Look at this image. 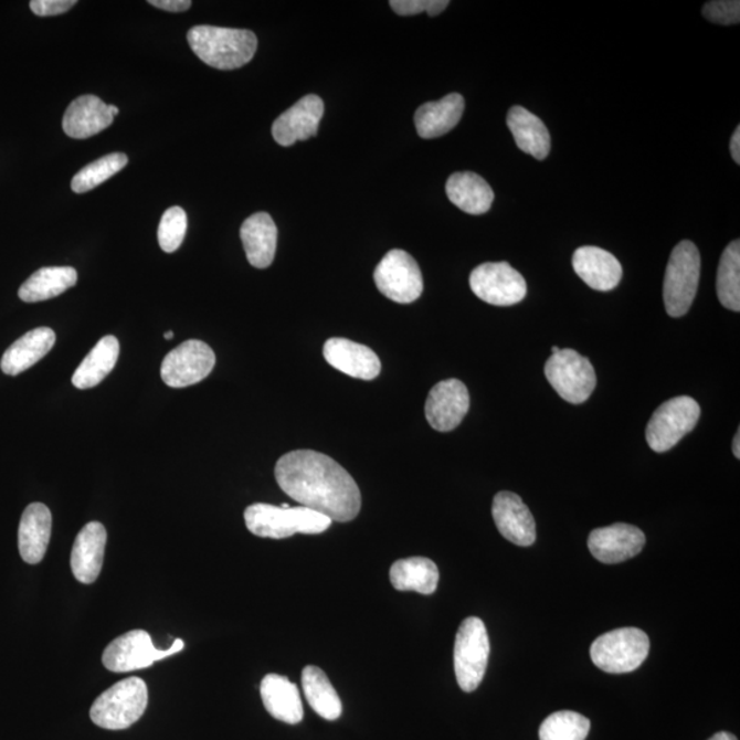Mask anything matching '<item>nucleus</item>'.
Wrapping results in <instances>:
<instances>
[{"mask_svg": "<svg viewBox=\"0 0 740 740\" xmlns=\"http://www.w3.org/2000/svg\"><path fill=\"white\" fill-rule=\"evenodd\" d=\"M717 296L728 310H740V242L736 241L722 253L717 271Z\"/></svg>", "mask_w": 740, "mask_h": 740, "instance_id": "obj_33", "label": "nucleus"}, {"mask_svg": "<svg viewBox=\"0 0 740 740\" xmlns=\"http://www.w3.org/2000/svg\"><path fill=\"white\" fill-rule=\"evenodd\" d=\"M560 350H561L560 347L554 346L553 349H551V352H553V355H557V352H560Z\"/></svg>", "mask_w": 740, "mask_h": 740, "instance_id": "obj_46", "label": "nucleus"}, {"mask_svg": "<svg viewBox=\"0 0 740 740\" xmlns=\"http://www.w3.org/2000/svg\"><path fill=\"white\" fill-rule=\"evenodd\" d=\"M127 165L128 157L123 152H113L109 156L102 157L74 176L71 184L72 190L76 193L94 190V188L113 178L114 175L121 172Z\"/></svg>", "mask_w": 740, "mask_h": 740, "instance_id": "obj_35", "label": "nucleus"}, {"mask_svg": "<svg viewBox=\"0 0 740 740\" xmlns=\"http://www.w3.org/2000/svg\"><path fill=\"white\" fill-rule=\"evenodd\" d=\"M573 269L595 292H612L623 277V266L613 254L600 247H580L573 254Z\"/></svg>", "mask_w": 740, "mask_h": 740, "instance_id": "obj_20", "label": "nucleus"}, {"mask_svg": "<svg viewBox=\"0 0 740 740\" xmlns=\"http://www.w3.org/2000/svg\"><path fill=\"white\" fill-rule=\"evenodd\" d=\"M241 237L250 265L266 269L275 260L277 226L269 214L255 213L243 222Z\"/></svg>", "mask_w": 740, "mask_h": 740, "instance_id": "obj_26", "label": "nucleus"}, {"mask_svg": "<svg viewBox=\"0 0 740 740\" xmlns=\"http://www.w3.org/2000/svg\"><path fill=\"white\" fill-rule=\"evenodd\" d=\"M590 720L577 711L561 710L548 717L540 726V740H585Z\"/></svg>", "mask_w": 740, "mask_h": 740, "instance_id": "obj_34", "label": "nucleus"}, {"mask_svg": "<svg viewBox=\"0 0 740 740\" xmlns=\"http://www.w3.org/2000/svg\"><path fill=\"white\" fill-rule=\"evenodd\" d=\"M76 0H32L31 10L39 17L60 15L76 6Z\"/></svg>", "mask_w": 740, "mask_h": 740, "instance_id": "obj_39", "label": "nucleus"}, {"mask_svg": "<svg viewBox=\"0 0 740 740\" xmlns=\"http://www.w3.org/2000/svg\"><path fill=\"white\" fill-rule=\"evenodd\" d=\"M187 38L198 59L220 71L247 65L258 47L254 32L233 28L198 25L191 28Z\"/></svg>", "mask_w": 740, "mask_h": 740, "instance_id": "obj_2", "label": "nucleus"}, {"mask_svg": "<svg viewBox=\"0 0 740 740\" xmlns=\"http://www.w3.org/2000/svg\"><path fill=\"white\" fill-rule=\"evenodd\" d=\"M740 432H737L736 437H733V443H732V452L733 455L739 459L740 458Z\"/></svg>", "mask_w": 740, "mask_h": 740, "instance_id": "obj_43", "label": "nucleus"}, {"mask_svg": "<svg viewBox=\"0 0 740 740\" xmlns=\"http://www.w3.org/2000/svg\"><path fill=\"white\" fill-rule=\"evenodd\" d=\"M450 202L472 215L487 213L493 207L494 191L482 176L458 172L450 176L446 183Z\"/></svg>", "mask_w": 740, "mask_h": 740, "instance_id": "obj_27", "label": "nucleus"}, {"mask_svg": "<svg viewBox=\"0 0 740 740\" xmlns=\"http://www.w3.org/2000/svg\"><path fill=\"white\" fill-rule=\"evenodd\" d=\"M508 127L521 151L539 161L549 156L551 147L549 129L535 114L521 106L511 107L508 113Z\"/></svg>", "mask_w": 740, "mask_h": 740, "instance_id": "obj_28", "label": "nucleus"}, {"mask_svg": "<svg viewBox=\"0 0 740 740\" xmlns=\"http://www.w3.org/2000/svg\"><path fill=\"white\" fill-rule=\"evenodd\" d=\"M448 0H391V9L400 15L429 13L431 17L441 14L447 9Z\"/></svg>", "mask_w": 740, "mask_h": 740, "instance_id": "obj_38", "label": "nucleus"}, {"mask_svg": "<svg viewBox=\"0 0 740 740\" xmlns=\"http://www.w3.org/2000/svg\"><path fill=\"white\" fill-rule=\"evenodd\" d=\"M106 542V528L98 521L88 522L78 532L72 549L71 567L80 583L93 584L99 578Z\"/></svg>", "mask_w": 740, "mask_h": 740, "instance_id": "obj_18", "label": "nucleus"}, {"mask_svg": "<svg viewBox=\"0 0 740 740\" xmlns=\"http://www.w3.org/2000/svg\"><path fill=\"white\" fill-rule=\"evenodd\" d=\"M472 292L486 304L514 306L527 295L526 278L508 262H487L471 273Z\"/></svg>", "mask_w": 740, "mask_h": 740, "instance_id": "obj_12", "label": "nucleus"}, {"mask_svg": "<svg viewBox=\"0 0 740 740\" xmlns=\"http://www.w3.org/2000/svg\"><path fill=\"white\" fill-rule=\"evenodd\" d=\"M465 101L459 94H448L437 102L420 106L414 114L415 129L420 138L435 139L457 127L463 118Z\"/></svg>", "mask_w": 740, "mask_h": 740, "instance_id": "obj_24", "label": "nucleus"}, {"mask_svg": "<svg viewBox=\"0 0 740 740\" xmlns=\"http://www.w3.org/2000/svg\"><path fill=\"white\" fill-rule=\"evenodd\" d=\"M546 379L563 401L580 405L595 390L596 376L589 358L571 349L551 355L545 366Z\"/></svg>", "mask_w": 740, "mask_h": 740, "instance_id": "obj_9", "label": "nucleus"}, {"mask_svg": "<svg viewBox=\"0 0 740 740\" xmlns=\"http://www.w3.org/2000/svg\"><path fill=\"white\" fill-rule=\"evenodd\" d=\"M148 3L154 8L172 11V13H181V11H186L192 6L190 0H150Z\"/></svg>", "mask_w": 740, "mask_h": 740, "instance_id": "obj_40", "label": "nucleus"}, {"mask_svg": "<svg viewBox=\"0 0 740 740\" xmlns=\"http://www.w3.org/2000/svg\"><path fill=\"white\" fill-rule=\"evenodd\" d=\"M390 579L392 588L398 591L431 595L440 584V569L430 558L410 557L392 563Z\"/></svg>", "mask_w": 740, "mask_h": 740, "instance_id": "obj_29", "label": "nucleus"}, {"mask_svg": "<svg viewBox=\"0 0 740 740\" xmlns=\"http://www.w3.org/2000/svg\"><path fill=\"white\" fill-rule=\"evenodd\" d=\"M493 517L498 531L509 542L527 548L537 540L533 516L517 494L500 491L495 495Z\"/></svg>", "mask_w": 740, "mask_h": 740, "instance_id": "obj_17", "label": "nucleus"}, {"mask_svg": "<svg viewBox=\"0 0 740 740\" xmlns=\"http://www.w3.org/2000/svg\"><path fill=\"white\" fill-rule=\"evenodd\" d=\"M187 214L184 209L173 207L162 215L158 226L159 247L165 253H175L184 242L187 233Z\"/></svg>", "mask_w": 740, "mask_h": 740, "instance_id": "obj_36", "label": "nucleus"}, {"mask_svg": "<svg viewBox=\"0 0 740 740\" xmlns=\"http://www.w3.org/2000/svg\"><path fill=\"white\" fill-rule=\"evenodd\" d=\"M645 545V533L639 528L624 522L594 529L589 538L591 554L603 563L627 561L639 554Z\"/></svg>", "mask_w": 740, "mask_h": 740, "instance_id": "obj_15", "label": "nucleus"}, {"mask_svg": "<svg viewBox=\"0 0 740 740\" xmlns=\"http://www.w3.org/2000/svg\"><path fill=\"white\" fill-rule=\"evenodd\" d=\"M651 652V641L639 628H620L592 643L591 659L607 674H628L639 668Z\"/></svg>", "mask_w": 740, "mask_h": 740, "instance_id": "obj_6", "label": "nucleus"}, {"mask_svg": "<svg viewBox=\"0 0 740 740\" xmlns=\"http://www.w3.org/2000/svg\"><path fill=\"white\" fill-rule=\"evenodd\" d=\"M324 358L329 366L355 379L373 380L381 370V362L373 350L349 339L327 340L324 345Z\"/></svg>", "mask_w": 740, "mask_h": 740, "instance_id": "obj_19", "label": "nucleus"}, {"mask_svg": "<svg viewBox=\"0 0 740 740\" xmlns=\"http://www.w3.org/2000/svg\"><path fill=\"white\" fill-rule=\"evenodd\" d=\"M323 116L324 102L320 96L307 95L273 123V138L283 147L310 139L317 135Z\"/></svg>", "mask_w": 740, "mask_h": 740, "instance_id": "obj_16", "label": "nucleus"}, {"mask_svg": "<svg viewBox=\"0 0 740 740\" xmlns=\"http://www.w3.org/2000/svg\"><path fill=\"white\" fill-rule=\"evenodd\" d=\"M261 698L267 713L287 725H298L304 719L298 686L288 677L276 674L266 675L261 683Z\"/></svg>", "mask_w": 740, "mask_h": 740, "instance_id": "obj_25", "label": "nucleus"}, {"mask_svg": "<svg viewBox=\"0 0 740 740\" xmlns=\"http://www.w3.org/2000/svg\"><path fill=\"white\" fill-rule=\"evenodd\" d=\"M76 283L77 272L71 266L42 267L22 284L19 296L27 304H36L64 294Z\"/></svg>", "mask_w": 740, "mask_h": 740, "instance_id": "obj_31", "label": "nucleus"}, {"mask_svg": "<svg viewBox=\"0 0 740 740\" xmlns=\"http://www.w3.org/2000/svg\"><path fill=\"white\" fill-rule=\"evenodd\" d=\"M731 156L733 161L738 165L740 163V128L736 129V133L732 135L731 139Z\"/></svg>", "mask_w": 740, "mask_h": 740, "instance_id": "obj_41", "label": "nucleus"}, {"mask_svg": "<svg viewBox=\"0 0 740 740\" xmlns=\"http://www.w3.org/2000/svg\"><path fill=\"white\" fill-rule=\"evenodd\" d=\"M215 366L212 347L202 340H187L170 351L162 362L161 378L172 389L201 383Z\"/></svg>", "mask_w": 740, "mask_h": 740, "instance_id": "obj_13", "label": "nucleus"}, {"mask_svg": "<svg viewBox=\"0 0 740 740\" xmlns=\"http://www.w3.org/2000/svg\"><path fill=\"white\" fill-rule=\"evenodd\" d=\"M109 110L113 114V117H116L117 114L119 113L118 107L109 105Z\"/></svg>", "mask_w": 740, "mask_h": 740, "instance_id": "obj_44", "label": "nucleus"}, {"mask_svg": "<svg viewBox=\"0 0 740 740\" xmlns=\"http://www.w3.org/2000/svg\"><path fill=\"white\" fill-rule=\"evenodd\" d=\"M181 651H184L183 639H176L167 651H158L148 632L135 630L114 639L106 647L102 662L107 669L116 674H124V672L148 668L154 663L161 662Z\"/></svg>", "mask_w": 740, "mask_h": 740, "instance_id": "obj_10", "label": "nucleus"}, {"mask_svg": "<svg viewBox=\"0 0 740 740\" xmlns=\"http://www.w3.org/2000/svg\"><path fill=\"white\" fill-rule=\"evenodd\" d=\"M379 292L397 304H412L423 294L424 282L417 262L403 250H391L374 269Z\"/></svg>", "mask_w": 740, "mask_h": 740, "instance_id": "obj_11", "label": "nucleus"}, {"mask_svg": "<svg viewBox=\"0 0 740 740\" xmlns=\"http://www.w3.org/2000/svg\"><path fill=\"white\" fill-rule=\"evenodd\" d=\"M118 356L119 341L116 336H105L80 363L72 378L73 385L78 390H88L101 384L116 367Z\"/></svg>", "mask_w": 740, "mask_h": 740, "instance_id": "obj_30", "label": "nucleus"}, {"mask_svg": "<svg viewBox=\"0 0 740 740\" xmlns=\"http://www.w3.org/2000/svg\"><path fill=\"white\" fill-rule=\"evenodd\" d=\"M701 277V255L696 244L683 241L670 254L664 281V302L670 317L687 315Z\"/></svg>", "mask_w": 740, "mask_h": 740, "instance_id": "obj_5", "label": "nucleus"}, {"mask_svg": "<svg viewBox=\"0 0 740 740\" xmlns=\"http://www.w3.org/2000/svg\"><path fill=\"white\" fill-rule=\"evenodd\" d=\"M275 476L289 498L332 521H351L360 514L361 493L356 480L326 454L296 450L283 455Z\"/></svg>", "mask_w": 740, "mask_h": 740, "instance_id": "obj_1", "label": "nucleus"}, {"mask_svg": "<svg viewBox=\"0 0 740 740\" xmlns=\"http://www.w3.org/2000/svg\"><path fill=\"white\" fill-rule=\"evenodd\" d=\"M148 688L139 677L118 681L95 699L89 716L94 725L110 731L127 730L145 715Z\"/></svg>", "mask_w": 740, "mask_h": 740, "instance_id": "obj_4", "label": "nucleus"}, {"mask_svg": "<svg viewBox=\"0 0 740 740\" xmlns=\"http://www.w3.org/2000/svg\"><path fill=\"white\" fill-rule=\"evenodd\" d=\"M709 740H738L736 736H732L730 732H719L716 736L711 737Z\"/></svg>", "mask_w": 740, "mask_h": 740, "instance_id": "obj_42", "label": "nucleus"}, {"mask_svg": "<svg viewBox=\"0 0 740 740\" xmlns=\"http://www.w3.org/2000/svg\"><path fill=\"white\" fill-rule=\"evenodd\" d=\"M53 516L47 506L31 504L22 514L19 528V549L22 560L31 565L42 562L51 538Z\"/></svg>", "mask_w": 740, "mask_h": 740, "instance_id": "obj_22", "label": "nucleus"}, {"mask_svg": "<svg viewBox=\"0 0 740 740\" xmlns=\"http://www.w3.org/2000/svg\"><path fill=\"white\" fill-rule=\"evenodd\" d=\"M302 686L311 709L323 719L335 721L341 716V701L328 676L318 666H306Z\"/></svg>", "mask_w": 740, "mask_h": 740, "instance_id": "obj_32", "label": "nucleus"}, {"mask_svg": "<svg viewBox=\"0 0 740 740\" xmlns=\"http://www.w3.org/2000/svg\"><path fill=\"white\" fill-rule=\"evenodd\" d=\"M165 339H167V340L173 339V332L168 331L167 334H165Z\"/></svg>", "mask_w": 740, "mask_h": 740, "instance_id": "obj_45", "label": "nucleus"}, {"mask_svg": "<svg viewBox=\"0 0 740 740\" xmlns=\"http://www.w3.org/2000/svg\"><path fill=\"white\" fill-rule=\"evenodd\" d=\"M489 639L486 625L477 617H468L459 625L454 645V670L458 686L474 693L486 675Z\"/></svg>", "mask_w": 740, "mask_h": 740, "instance_id": "obj_7", "label": "nucleus"}, {"mask_svg": "<svg viewBox=\"0 0 740 740\" xmlns=\"http://www.w3.org/2000/svg\"><path fill=\"white\" fill-rule=\"evenodd\" d=\"M56 336L53 329L40 327L21 336L6 350L0 368L9 376H17L32 368L42 358L49 355L55 345Z\"/></svg>", "mask_w": 740, "mask_h": 740, "instance_id": "obj_23", "label": "nucleus"}, {"mask_svg": "<svg viewBox=\"0 0 740 740\" xmlns=\"http://www.w3.org/2000/svg\"><path fill=\"white\" fill-rule=\"evenodd\" d=\"M469 406V391L463 381L443 380L430 392L425 403V417L432 429L448 432L463 423Z\"/></svg>", "mask_w": 740, "mask_h": 740, "instance_id": "obj_14", "label": "nucleus"}, {"mask_svg": "<svg viewBox=\"0 0 740 740\" xmlns=\"http://www.w3.org/2000/svg\"><path fill=\"white\" fill-rule=\"evenodd\" d=\"M701 408L690 397H677L663 403L648 421L646 441L656 453L674 448L696 429Z\"/></svg>", "mask_w": 740, "mask_h": 740, "instance_id": "obj_8", "label": "nucleus"}, {"mask_svg": "<svg viewBox=\"0 0 740 740\" xmlns=\"http://www.w3.org/2000/svg\"><path fill=\"white\" fill-rule=\"evenodd\" d=\"M113 119L109 105L98 96L83 95L67 107L62 127L70 138L88 139L109 128Z\"/></svg>", "mask_w": 740, "mask_h": 740, "instance_id": "obj_21", "label": "nucleus"}, {"mask_svg": "<svg viewBox=\"0 0 740 740\" xmlns=\"http://www.w3.org/2000/svg\"><path fill=\"white\" fill-rule=\"evenodd\" d=\"M706 20L720 25H736L740 21V2L738 0H715L704 6Z\"/></svg>", "mask_w": 740, "mask_h": 740, "instance_id": "obj_37", "label": "nucleus"}, {"mask_svg": "<svg viewBox=\"0 0 740 740\" xmlns=\"http://www.w3.org/2000/svg\"><path fill=\"white\" fill-rule=\"evenodd\" d=\"M244 521L255 537L269 539H286L295 533H323L332 526L331 518L305 506L284 509L267 504L249 506L244 511Z\"/></svg>", "mask_w": 740, "mask_h": 740, "instance_id": "obj_3", "label": "nucleus"}]
</instances>
